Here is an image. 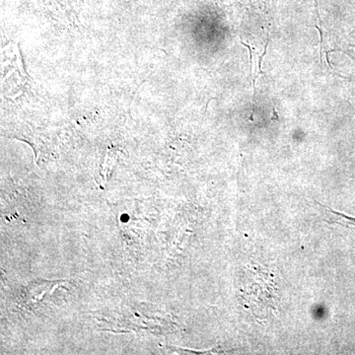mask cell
Instances as JSON below:
<instances>
[{
	"label": "cell",
	"mask_w": 355,
	"mask_h": 355,
	"mask_svg": "<svg viewBox=\"0 0 355 355\" xmlns=\"http://www.w3.org/2000/svg\"><path fill=\"white\" fill-rule=\"evenodd\" d=\"M330 211L334 214V216H336V220L340 222V223L345 224V225L347 226L352 225L355 227V218H354V217L347 216H345V214H338V212L331 211V210H330Z\"/></svg>",
	"instance_id": "1"
}]
</instances>
